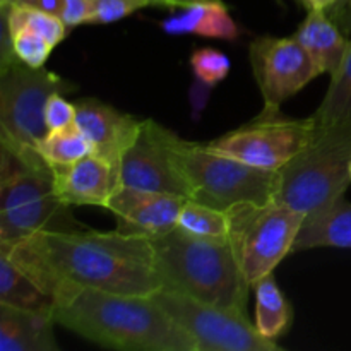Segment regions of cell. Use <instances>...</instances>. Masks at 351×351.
<instances>
[{
    "mask_svg": "<svg viewBox=\"0 0 351 351\" xmlns=\"http://www.w3.org/2000/svg\"><path fill=\"white\" fill-rule=\"evenodd\" d=\"M0 254L53 300L79 288L125 295H153L161 288L149 239L119 230L36 232L0 242Z\"/></svg>",
    "mask_w": 351,
    "mask_h": 351,
    "instance_id": "obj_1",
    "label": "cell"
},
{
    "mask_svg": "<svg viewBox=\"0 0 351 351\" xmlns=\"http://www.w3.org/2000/svg\"><path fill=\"white\" fill-rule=\"evenodd\" d=\"M53 302L57 324L95 345L123 351H195L187 332L151 295L79 288Z\"/></svg>",
    "mask_w": 351,
    "mask_h": 351,
    "instance_id": "obj_2",
    "label": "cell"
},
{
    "mask_svg": "<svg viewBox=\"0 0 351 351\" xmlns=\"http://www.w3.org/2000/svg\"><path fill=\"white\" fill-rule=\"evenodd\" d=\"M161 288L247 315L250 285L228 239H204L173 228L149 239Z\"/></svg>",
    "mask_w": 351,
    "mask_h": 351,
    "instance_id": "obj_3",
    "label": "cell"
},
{
    "mask_svg": "<svg viewBox=\"0 0 351 351\" xmlns=\"http://www.w3.org/2000/svg\"><path fill=\"white\" fill-rule=\"evenodd\" d=\"M171 160L187 187V197L228 211L242 202L274 201L280 171L250 167L237 158L216 153L208 144L185 141L168 130Z\"/></svg>",
    "mask_w": 351,
    "mask_h": 351,
    "instance_id": "obj_4",
    "label": "cell"
},
{
    "mask_svg": "<svg viewBox=\"0 0 351 351\" xmlns=\"http://www.w3.org/2000/svg\"><path fill=\"white\" fill-rule=\"evenodd\" d=\"M0 147V242H17L47 230L81 228L71 206L57 195L50 165Z\"/></svg>",
    "mask_w": 351,
    "mask_h": 351,
    "instance_id": "obj_5",
    "label": "cell"
},
{
    "mask_svg": "<svg viewBox=\"0 0 351 351\" xmlns=\"http://www.w3.org/2000/svg\"><path fill=\"white\" fill-rule=\"evenodd\" d=\"M351 120L315 129L314 139L280 170L276 199L312 215L343 197L351 185Z\"/></svg>",
    "mask_w": 351,
    "mask_h": 351,
    "instance_id": "obj_6",
    "label": "cell"
},
{
    "mask_svg": "<svg viewBox=\"0 0 351 351\" xmlns=\"http://www.w3.org/2000/svg\"><path fill=\"white\" fill-rule=\"evenodd\" d=\"M77 86L45 67L33 69L16 58L0 67V146L21 156H36L48 136L45 108L55 93L69 95Z\"/></svg>",
    "mask_w": 351,
    "mask_h": 351,
    "instance_id": "obj_7",
    "label": "cell"
},
{
    "mask_svg": "<svg viewBox=\"0 0 351 351\" xmlns=\"http://www.w3.org/2000/svg\"><path fill=\"white\" fill-rule=\"evenodd\" d=\"M228 240L250 287L290 256L305 215L278 201L242 202L228 209Z\"/></svg>",
    "mask_w": 351,
    "mask_h": 351,
    "instance_id": "obj_8",
    "label": "cell"
},
{
    "mask_svg": "<svg viewBox=\"0 0 351 351\" xmlns=\"http://www.w3.org/2000/svg\"><path fill=\"white\" fill-rule=\"evenodd\" d=\"M151 297L187 332L195 351H281L257 332L249 315L206 304L182 291L160 288Z\"/></svg>",
    "mask_w": 351,
    "mask_h": 351,
    "instance_id": "obj_9",
    "label": "cell"
},
{
    "mask_svg": "<svg viewBox=\"0 0 351 351\" xmlns=\"http://www.w3.org/2000/svg\"><path fill=\"white\" fill-rule=\"evenodd\" d=\"M315 136V123L308 119H290L280 108H266L245 125L230 130L208 143L216 153L237 158L250 167L280 171Z\"/></svg>",
    "mask_w": 351,
    "mask_h": 351,
    "instance_id": "obj_10",
    "label": "cell"
},
{
    "mask_svg": "<svg viewBox=\"0 0 351 351\" xmlns=\"http://www.w3.org/2000/svg\"><path fill=\"white\" fill-rule=\"evenodd\" d=\"M249 58L266 108H280L285 99L321 75L295 34L256 38L249 47Z\"/></svg>",
    "mask_w": 351,
    "mask_h": 351,
    "instance_id": "obj_11",
    "label": "cell"
},
{
    "mask_svg": "<svg viewBox=\"0 0 351 351\" xmlns=\"http://www.w3.org/2000/svg\"><path fill=\"white\" fill-rule=\"evenodd\" d=\"M167 136L168 129L161 123L153 119L143 120L139 134L120 156V185L187 197V187L171 160Z\"/></svg>",
    "mask_w": 351,
    "mask_h": 351,
    "instance_id": "obj_12",
    "label": "cell"
},
{
    "mask_svg": "<svg viewBox=\"0 0 351 351\" xmlns=\"http://www.w3.org/2000/svg\"><path fill=\"white\" fill-rule=\"evenodd\" d=\"M185 201L184 195L120 185L106 209L115 216L119 232L153 239L177 228Z\"/></svg>",
    "mask_w": 351,
    "mask_h": 351,
    "instance_id": "obj_13",
    "label": "cell"
},
{
    "mask_svg": "<svg viewBox=\"0 0 351 351\" xmlns=\"http://www.w3.org/2000/svg\"><path fill=\"white\" fill-rule=\"evenodd\" d=\"M53 170L55 191L67 206L105 208L120 187L119 165L93 153L67 167Z\"/></svg>",
    "mask_w": 351,
    "mask_h": 351,
    "instance_id": "obj_14",
    "label": "cell"
},
{
    "mask_svg": "<svg viewBox=\"0 0 351 351\" xmlns=\"http://www.w3.org/2000/svg\"><path fill=\"white\" fill-rule=\"evenodd\" d=\"M143 120L95 98L75 103V125L91 141L96 154L119 165L120 156L136 139Z\"/></svg>",
    "mask_w": 351,
    "mask_h": 351,
    "instance_id": "obj_15",
    "label": "cell"
},
{
    "mask_svg": "<svg viewBox=\"0 0 351 351\" xmlns=\"http://www.w3.org/2000/svg\"><path fill=\"white\" fill-rule=\"evenodd\" d=\"M53 312L0 304V351H57Z\"/></svg>",
    "mask_w": 351,
    "mask_h": 351,
    "instance_id": "obj_16",
    "label": "cell"
},
{
    "mask_svg": "<svg viewBox=\"0 0 351 351\" xmlns=\"http://www.w3.org/2000/svg\"><path fill=\"white\" fill-rule=\"evenodd\" d=\"M295 38L311 55L319 74H335L350 47V38L322 9L308 10Z\"/></svg>",
    "mask_w": 351,
    "mask_h": 351,
    "instance_id": "obj_17",
    "label": "cell"
},
{
    "mask_svg": "<svg viewBox=\"0 0 351 351\" xmlns=\"http://www.w3.org/2000/svg\"><path fill=\"white\" fill-rule=\"evenodd\" d=\"M319 247L351 249V202L345 195L305 216L291 254Z\"/></svg>",
    "mask_w": 351,
    "mask_h": 351,
    "instance_id": "obj_18",
    "label": "cell"
},
{
    "mask_svg": "<svg viewBox=\"0 0 351 351\" xmlns=\"http://www.w3.org/2000/svg\"><path fill=\"white\" fill-rule=\"evenodd\" d=\"M160 26L171 36L197 34V36L225 41H233L240 36L239 26L221 0L182 7L180 12L163 19Z\"/></svg>",
    "mask_w": 351,
    "mask_h": 351,
    "instance_id": "obj_19",
    "label": "cell"
},
{
    "mask_svg": "<svg viewBox=\"0 0 351 351\" xmlns=\"http://www.w3.org/2000/svg\"><path fill=\"white\" fill-rule=\"evenodd\" d=\"M256 291V326L257 332L267 341L276 343L293 324V307L278 287L274 273L267 274L254 285Z\"/></svg>",
    "mask_w": 351,
    "mask_h": 351,
    "instance_id": "obj_20",
    "label": "cell"
},
{
    "mask_svg": "<svg viewBox=\"0 0 351 351\" xmlns=\"http://www.w3.org/2000/svg\"><path fill=\"white\" fill-rule=\"evenodd\" d=\"M0 304L53 312V298L45 293L5 254H0Z\"/></svg>",
    "mask_w": 351,
    "mask_h": 351,
    "instance_id": "obj_21",
    "label": "cell"
},
{
    "mask_svg": "<svg viewBox=\"0 0 351 351\" xmlns=\"http://www.w3.org/2000/svg\"><path fill=\"white\" fill-rule=\"evenodd\" d=\"M315 129H328L351 120V38L350 47L338 71L331 75V82L324 99L312 115Z\"/></svg>",
    "mask_w": 351,
    "mask_h": 351,
    "instance_id": "obj_22",
    "label": "cell"
},
{
    "mask_svg": "<svg viewBox=\"0 0 351 351\" xmlns=\"http://www.w3.org/2000/svg\"><path fill=\"white\" fill-rule=\"evenodd\" d=\"M38 151L51 168L67 167L95 153L93 144L77 125L53 130L41 141Z\"/></svg>",
    "mask_w": 351,
    "mask_h": 351,
    "instance_id": "obj_23",
    "label": "cell"
},
{
    "mask_svg": "<svg viewBox=\"0 0 351 351\" xmlns=\"http://www.w3.org/2000/svg\"><path fill=\"white\" fill-rule=\"evenodd\" d=\"M178 228L204 239H228L230 216L228 211L201 204L187 199L178 215Z\"/></svg>",
    "mask_w": 351,
    "mask_h": 351,
    "instance_id": "obj_24",
    "label": "cell"
},
{
    "mask_svg": "<svg viewBox=\"0 0 351 351\" xmlns=\"http://www.w3.org/2000/svg\"><path fill=\"white\" fill-rule=\"evenodd\" d=\"M0 9L7 12L12 31L26 27V29H31L47 38L53 47H57L67 36V26L62 21V17L55 16V14L33 9V7L16 5V3H0Z\"/></svg>",
    "mask_w": 351,
    "mask_h": 351,
    "instance_id": "obj_25",
    "label": "cell"
},
{
    "mask_svg": "<svg viewBox=\"0 0 351 351\" xmlns=\"http://www.w3.org/2000/svg\"><path fill=\"white\" fill-rule=\"evenodd\" d=\"M191 67L197 84L206 89L215 88L230 74V58L216 48H201L191 57Z\"/></svg>",
    "mask_w": 351,
    "mask_h": 351,
    "instance_id": "obj_26",
    "label": "cell"
},
{
    "mask_svg": "<svg viewBox=\"0 0 351 351\" xmlns=\"http://www.w3.org/2000/svg\"><path fill=\"white\" fill-rule=\"evenodd\" d=\"M146 7H165L161 0H89L86 24H112Z\"/></svg>",
    "mask_w": 351,
    "mask_h": 351,
    "instance_id": "obj_27",
    "label": "cell"
},
{
    "mask_svg": "<svg viewBox=\"0 0 351 351\" xmlns=\"http://www.w3.org/2000/svg\"><path fill=\"white\" fill-rule=\"evenodd\" d=\"M12 47L16 57L23 64L29 65L33 69L45 67L51 50L55 48L47 38L34 33V31L26 29V27H19V29L12 31Z\"/></svg>",
    "mask_w": 351,
    "mask_h": 351,
    "instance_id": "obj_28",
    "label": "cell"
},
{
    "mask_svg": "<svg viewBox=\"0 0 351 351\" xmlns=\"http://www.w3.org/2000/svg\"><path fill=\"white\" fill-rule=\"evenodd\" d=\"M45 122L50 132L75 125V103L67 101L62 93L51 95L45 108Z\"/></svg>",
    "mask_w": 351,
    "mask_h": 351,
    "instance_id": "obj_29",
    "label": "cell"
},
{
    "mask_svg": "<svg viewBox=\"0 0 351 351\" xmlns=\"http://www.w3.org/2000/svg\"><path fill=\"white\" fill-rule=\"evenodd\" d=\"M89 0H64L62 21L67 27H75L79 24L88 23Z\"/></svg>",
    "mask_w": 351,
    "mask_h": 351,
    "instance_id": "obj_30",
    "label": "cell"
},
{
    "mask_svg": "<svg viewBox=\"0 0 351 351\" xmlns=\"http://www.w3.org/2000/svg\"><path fill=\"white\" fill-rule=\"evenodd\" d=\"M328 14L341 27L343 33L351 38V0H338L335 5L329 7Z\"/></svg>",
    "mask_w": 351,
    "mask_h": 351,
    "instance_id": "obj_31",
    "label": "cell"
},
{
    "mask_svg": "<svg viewBox=\"0 0 351 351\" xmlns=\"http://www.w3.org/2000/svg\"><path fill=\"white\" fill-rule=\"evenodd\" d=\"M16 5L33 7V9L45 10L60 17L64 10V0H16Z\"/></svg>",
    "mask_w": 351,
    "mask_h": 351,
    "instance_id": "obj_32",
    "label": "cell"
},
{
    "mask_svg": "<svg viewBox=\"0 0 351 351\" xmlns=\"http://www.w3.org/2000/svg\"><path fill=\"white\" fill-rule=\"evenodd\" d=\"M336 2H338V0H300V3L307 10H314V9L328 10L329 7L335 5Z\"/></svg>",
    "mask_w": 351,
    "mask_h": 351,
    "instance_id": "obj_33",
    "label": "cell"
},
{
    "mask_svg": "<svg viewBox=\"0 0 351 351\" xmlns=\"http://www.w3.org/2000/svg\"><path fill=\"white\" fill-rule=\"evenodd\" d=\"M165 3V7H189V5H194V3L199 2H216V0H161Z\"/></svg>",
    "mask_w": 351,
    "mask_h": 351,
    "instance_id": "obj_34",
    "label": "cell"
},
{
    "mask_svg": "<svg viewBox=\"0 0 351 351\" xmlns=\"http://www.w3.org/2000/svg\"><path fill=\"white\" fill-rule=\"evenodd\" d=\"M350 175H351V160H350Z\"/></svg>",
    "mask_w": 351,
    "mask_h": 351,
    "instance_id": "obj_35",
    "label": "cell"
},
{
    "mask_svg": "<svg viewBox=\"0 0 351 351\" xmlns=\"http://www.w3.org/2000/svg\"><path fill=\"white\" fill-rule=\"evenodd\" d=\"M163 5H165V3H163Z\"/></svg>",
    "mask_w": 351,
    "mask_h": 351,
    "instance_id": "obj_36",
    "label": "cell"
}]
</instances>
